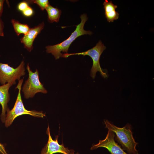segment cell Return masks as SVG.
I'll use <instances>...</instances> for the list:
<instances>
[{
    "mask_svg": "<svg viewBox=\"0 0 154 154\" xmlns=\"http://www.w3.org/2000/svg\"><path fill=\"white\" fill-rule=\"evenodd\" d=\"M104 122L105 128L116 134V140L124 151H126L128 154H138L136 148L137 143L133 137L130 125L127 124L121 128L116 126L107 120H104Z\"/></svg>",
    "mask_w": 154,
    "mask_h": 154,
    "instance_id": "obj_1",
    "label": "cell"
},
{
    "mask_svg": "<svg viewBox=\"0 0 154 154\" xmlns=\"http://www.w3.org/2000/svg\"><path fill=\"white\" fill-rule=\"evenodd\" d=\"M81 21L80 23L76 25V28L72 33L70 36L67 39L60 43L53 45H48L46 47V52L50 53L56 60L60 57H62L63 54L61 52L67 53L69 48L72 42L77 37L84 35H91L92 33L90 31H86L84 29V26L88 19L85 14L82 15L80 17Z\"/></svg>",
    "mask_w": 154,
    "mask_h": 154,
    "instance_id": "obj_2",
    "label": "cell"
},
{
    "mask_svg": "<svg viewBox=\"0 0 154 154\" xmlns=\"http://www.w3.org/2000/svg\"><path fill=\"white\" fill-rule=\"evenodd\" d=\"M24 78L18 80V83L15 89L18 90L17 97L13 108L8 110L7 112L4 122L5 126L8 127L13 123L17 117L23 115H29L33 116L43 118L45 116V114L42 111L35 110H28L26 109L24 106L21 95V86Z\"/></svg>",
    "mask_w": 154,
    "mask_h": 154,
    "instance_id": "obj_3",
    "label": "cell"
},
{
    "mask_svg": "<svg viewBox=\"0 0 154 154\" xmlns=\"http://www.w3.org/2000/svg\"><path fill=\"white\" fill-rule=\"evenodd\" d=\"M106 48V46L99 40L96 45L92 48L84 52L73 53H64L63 54L62 57L67 58L72 55H82L84 56L88 55L92 58L93 61V65L90 70V76L94 79L97 72H99L102 77L105 78L108 76L106 72L100 66V56L104 51Z\"/></svg>",
    "mask_w": 154,
    "mask_h": 154,
    "instance_id": "obj_4",
    "label": "cell"
},
{
    "mask_svg": "<svg viewBox=\"0 0 154 154\" xmlns=\"http://www.w3.org/2000/svg\"><path fill=\"white\" fill-rule=\"evenodd\" d=\"M26 69L28 72L29 77L25 81L22 89L24 97L27 99L32 98L36 93L39 92L47 93V90L39 80L38 70L36 69L35 71L33 72L31 70L28 63Z\"/></svg>",
    "mask_w": 154,
    "mask_h": 154,
    "instance_id": "obj_5",
    "label": "cell"
},
{
    "mask_svg": "<svg viewBox=\"0 0 154 154\" xmlns=\"http://www.w3.org/2000/svg\"><path fill=\"white\" fill-rule=\"evenodd\" d=\"M25 64L23 61L16 68L11 67L7 64L0 62V83L4 85L10 83L13 85L16 84V81L19 80L25 74Z\"/></svg>",
    "mask_w": 154,
    "mask_h": 154,
    "instance_id": "obj_6",
    "label": "cell"
},
{
    "mask_svg": "<svg viewBox=\"0 0 154 154\" xmlns=\"http://www.w3.org/2000/svg\"><path fill=\"white\" fill-rule=\"evenodd\" d=\"M115 137L114 133L108 130L105 139L100 140L98 143L92 145L90 149L93 150L103 147L107 149L111 154H128L124 151L120 145L116 142Z\"/></svg>",
    "mask_w": 154,
    "mask_h": 154,
    "instance_id": "obj_7",
    "label": "cell"
},
{
    "mask_svg": "<svg viewBox=\"0 0 154 154\" xmlns=\"http://www.w3.org/2000/svg\"><path fill=\"white\" fill-rule=\"evenodd\" d=\"M46 133L48 136L47 143L42 149L40 154H53L60 153L63 154H69L70 149L64 147V144L60 145L58 142V136L56 135L55 140H53L50 135V129L48 125Z\"/></svg>",
    "mask_w": 154,
    "mask_h": 154,
    "instance_id": "obj_8",
    "label": "cell"
},
{
    "mask_svg": "<svg viewBox=\"0 0 154 154\" xmlns=\"http://www.w3.org/2000/svg\"><path fill=\"white\" fill-rule=\"evenodd\" d=\"M12 84L7 83L0 86V104L2 107V110L0 115L1 121L4 123L7 112L9 110L8 103L10 100L9 90Z\"/></svg>",
    "mask_w": 154,
    "mask_h": 154,
    "instance_id": "obj_9",
    "label": "cell"
},
{
    "mask_svg": "<svg viewBox=\"0 0 154 154\" xmlns=\"http://www.w3.org/2000/svg\"><path fill=\"white\" fill-rule=\"evenodd\" d=\"M44 25L43 22L37 26L30 29L29 31L21 38V42L23 44L24 47L29 52H31L33 49V42L43 29Z\"/></svg>",
    "mask_w": 154,
    "mask_h": 154,
    "instance_id": "obj_10",
    "label": "cell"
},
{
    "mask_svg": "<svg viewBox=\"0 0 154 154\" xmlns=\"http://www.w3.org/2000/svg\"><path fill=\"white\" fill-rule=\"evenodd\" d=\"M103 5L105 17L108 22H113L118 19L119 13L116 11L117 7V5L114 4L112 1L107 0L105 1Z\"/></svg>",
    "mask_w": 154,
    "mask_h": 154,
    "instance_id": "obj_11",
    "label": "cell"
},
{
    "mask_svg": "<svg viewBox=\"0 0 154 154\" xmlns=\"http://www.w3.org/2000/svg\"><path fill=\"white\" fill-rule=\"evenodd\" d=\"M48 14V20L49 22H58L61 13V11L57 8L54 7L49 4L46 9Z\"/></svg>",
    "mask_w": 154,
    "mask_h": 154,
    "instance_id": "obj_12",
    "label": "cell"
},
{
    "mask_svg": "<svg viewBox=\"0 0 154 154\" xmlns=\"http://www.w3.org/2000/svg\"><path fill=\"white\" fill-rule=\"evenodd\" d=\"M11 22L18 36L21 34H23L24 35L26 34L30 29L27 24L21 23L15 19H12Z\"/></svg>",
    "mask_w": 154,
    "mask_h": 154,
    "instance_id": "obj_13",
    "label": "cell"
},
{
    "mask_svg": "<svg viewBox=\"0 0 154 154\" xmlns=\"http://www.w3.org/2000/svg\"><path fill=\"white\" fill-rule=\"evenodd\" d=\"M28 3H36L40 8L42 11L46 9L49 4L48 1V0H28L26 1Z\"/></svg>",
    "mask_w": 154,
    "mask_h": 154,
    "instance_id": "obj_14",
    "label": "cell"
},
{
    "mask_svg": "<svg viewBox=\"0 0 154 154\" xmlns=\"http://www.w3.org/2000/svg\"><path fill=\"white\" fill-rule=\"evenodd\" d=\"M29 7L28 3L26 1H23L20 3L18 6L19 10L23 11Z\"/></svg>",
    "mask_w": 154,
    "mask_h": 154,
    "instance_id": "obj_15",
    "label": "cell"
},
{
    "mask_svg": "<svg viewBox=\"0 0 154 154\" xmlns=\"http://www.w3.org/2000/svg\"><path fill=\"white\" fill-rule=\"evenodd\" d=\"M23 15L27 17L31 16L33 13V9L29 6L25 10L23 11Z\"/></svg>",
    "mask_w": 154,
    "mask_h": 154,
    "instance_id": "obj_16",
    "label": "cell"
},
{
    "mask_svg": "<svg viewBox=\"0 0 154 154\" xmlns=\"http://www.w3.org/2000/svg\"><path fill=\"white\" fill-rule=\"evenodd\" d=\"M4 28V24L3 21L0 18V36H3L4 33L3 30Z\"/></svg>",
    "mask_w": 154,
    "mask_h": 154,
    "instance_id": "obj_17",
    "label": "cell"
},
{
    "mask_svg": "<svg viewBox=\"0 0 154 154\" xmlns=\"http://www.w3.org/2000/svg\"><path fill=\"white\" fill-rule=\"evenodd\" d=\"M0 154H9L6 151L3 145L0 143Z\"/></svg>",
    "mask_w": 154,
    "mask_h": 154,
    "instance_id": "obj_18",
    "label": "cell"
},
{
    "mask_svg": "<svg viewBox=\"0 0 154 154\" xmlns=\"http://www.w3.org/2000/svg\"><path fill=\"white\" fill-rule=\"evenodd\" d=\"M4 0H0V18L1 16L3 10V5Z\"/></svg>",
    "mask_w": 154,
    "mask_h": 154,
    "instance_id": "obj_19",
    "label": "cell"
},
{
    "mask_svg": "<svg viewBox=\"0 0 154 154\" xmlns=\"http://www.w3.org/2000/svg\"><path fill=\"white\" fill-rule=\"evenodd\" d=\"M75 151L73 149H70L69 154H80L78 152L75 153Z\"/></svg>",
    "mask_w": 154,
    "mask_h": 154,
    "instance_id": "obj_20",
    "label": "cell"
}]
</instances>
